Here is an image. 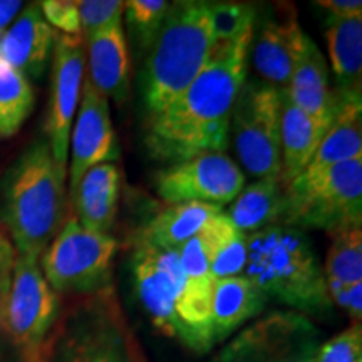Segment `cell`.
Listing matches in <instances>:
<instances>
[{"label": "cell", "mask_w": 362, "mask_h": 362, "mask_svg": "<svg viewBox=\"0 0 362 362\" xmlns=\"http://www.w3.org/2000/svg\"><path fill=\"white\" fill-rule=\"evenodd\" d=\"M71 131V165H69V197L76 192L81 178L93 166L101 163H115L117 158V141L111 121L110 99L84 78L78 112Z\"/></svg>", "instance_id": "5bb4252c"}, {"label": "cell", "mask_w": 362, "mask_h": 362, "mask_svg": "<svg viewBox=\"0 0 362 362\" xmlns=\"http://www.w3.org/2000/svg\"><path fill=\"white\" fill-rule=\"evenodd\" d=\"M243 275L291 310L320 319L332 314L324 270L300 228L274 225L248 235Z\"/></svg>", "instance_id": "3957f363"}, {"label": "cell", "mask_w": 362, "mask_h": 362, "mask_svg": "<svg viewBox=\"0 0 362 362\" xmlns=\"http://www.w3.org/2000/svg\"><path fill=\"white\" fill-rule=\"evenodd\" d=\"M88 79L107 99L123 103L129 94L131 61L123 21L116 22L86 42Z\"/></svg>", "instance_id": "ffe728a7"}, {"label": "cell", "mask_w": 362, "mask_h": 362, "mask_svg": "<svg viewBox=\"0 0 362 362\" xmlns=\"http://www.w3.org/2000/svg\"><path fill=\"white\" fill-rule=\"evenodd\" d=\"M42 362H148L115 288L83 297L72 309Z\"/></svg>", "instance_id": "5b68a950"}, {"label": "cell", "mask_w": 362, "mask_h": 362, "mask_svg": "<svg viewBox=\"0 0 362 362\" xmlns=\"http://www.w3.org/2000/svg\"><path fill=\"white\" fill-rule=\"evenodd\" d=\"M243 187L245 173L226 153H202L176 161L156 180L158 194L168 205L197 202L221 208L232 203Z\"/></svg>", "instance_id": "7c38bea8"}, {"label": "cell", "mask_w": 362, "mask_h": 362, "mask_svg": "<svg viewBox=\"0 0 362 362\" xmlns=\"http://www.w3.org/2000/svg\"><path fill=\"white\" fill-rule=\"evenodd\" d=\"M325 39H327L330 64L339 84L337 90L361 94L362 17H354V19L330 17Z\"/></svg>", "instance_id": "d4e9b609"}, {"label": "cell", "mask_w": 362, "mask_h": 362, "mask_svg": "<svg viewBox=\"0 0 362 362\" xmlns=\"http://www.w3.org/2000/svg\"><path fill=\"white\" fill-rule=\"evenodd\" d=\"M218 214H221V208L210 203L189 202L168 205L149 221L139 235V242L160 250H180Z\"/></svg>", "instance_id": "cb8c5ba5"}, {"label": "cell", "mask_w": 362, "mask_h": 362, "mask_svg": "<svg viewBox=\"0 0 362 362\" xmlns=\"http://www.w3.org/2000/svg\"><path fill=\"white\" fill-rule=\"evenodd\" d=\"M325 280L342 285L362 282V230L344 228L332 233L324 269Z\"/></svg>", "instance_id": "4316f807"}, {"label": "cell", "mask_w": 362, "mask_h": 362, "mask_svg": "<svg viewBox=\"0 0 362 362\" xmlns=\"http://www.w3.org/2000/svg\"><path fill=\"white\" fill-rule=\"evenodd\" d=\"M315 4L332 13L334 19L362 17V2L359 0H317Z\"/></svg>", "instance_id": "e575fe53"}, {"label": "cell", "mask_w": 362, "mask_h": 362, "mask_svg": "<svg viewBox=\"0 0 362 362\" xmlns=\"http://www.w3.org/2000/svg\"><path fill=\"white\" fill-rule=\"evenodd\" d=\"M17 252L13 248L8 235L0 232V354H2V341L6 336L4 319H6V302L11 288L13 264H16Z\"/></svg>", "instance_id": "d6a6232c"}, {"label": "cell", "mask_w": 362, "mask_h": 362, "mask_svg": "<svg viewBox=\"0 0 362 362\" xmlns=\"http://www.w3.org/2000/svg\"><path fill=\"white\" fill-rule=\"evenodd\" d=\"M24 2L21 0H0V35L11 27V24L19 16Z\"/></svg>", "instance_id": "d590c367"}, {"label": "cell", "mask_w": 362, "mask_h": 362, "mask_svg": "<svg viewBox=\"0 0 362 362\" xmlns=\"http://www.w3.org/2000/svg\"><path fill=\"white\" fill-rule=\"evenodd\" d=\"M327 282V291L332 304H337L347 310L354 324H361L362 317V282L342 285L334 282V280H325Z\"/></svg>", "instance_id": "836d02e7"}, {"label": "cell", "mask_w": 362, "mask_h": 362, "mask_svg": "<svg viewBox=\"0 0 362 362\" xmlns=\"http://www.w3.org/2000/svg\"><path fill=\"white\" fill-rule=\"evenodd\" d=\"M336 98L337 106L332 123L320 139L307 168L297 178L310 180L344 161L362 158L361 94L336 90Z\"/></svg>", "instance_id": "e0dca14e"}, {"label": "cell", "mask_w": 362, "mask_h": 362, "mask_svg": "<svg viewBox=\"0 0 362 362\" xmlns=\"http://www.w3.org/2000/svg\"><path fill=\"white\" fill-rule=\"evenodd\" d=\"M79 35L84 44L123 21L124 2L121 0H81L78 2Z\"/></svg>", "instance_id": "f1b7e54d"}, {"label": "cell", "mask_w": 362, "mask_h": 362, "mask_svg": "<svg viewBox=\"0 0 362 362\" xmlns=\"http://www.w3.org/2000/svg\"><path fill=\"white\" fill-rule=\"evenodd\" d=\"M39 8L45 22L52 29H57L59 34H79L78 2L74 0H44V2H39Z\"/></svg>", "instance_id": "1f68e13d"}, {"label": "cell", "mask_w": 362, "mask_h": 362, "mask_svg": "<svg viewBox=\"0 0 362 362\" xmlns=\"http://www.w3.org/2000/svg\"><path fill=\"white\" fill-rule=\"evenodd\" d=\"M121 173L115 163H101L84 173L69 206L81 225L89 232L110 235L119 202Z\"/></svg>", "instance_id": "d6986e66"}, {"label": "cell", "mask_w": 362, "mask_h": 362, "mask_svg": "<svg viewBox=\"0 0 362 362\" xmlns=\"http://www.w3.org/2000/svg\"><path fill=\"white\" fill-rule=\"evenodd\" d=\"M34 103L30 81L0 59V138H11L22 128Z\"/></svg>", "instance_id": "484cf974"}, {"label": "cell", "mask_w": 362, "mask_h": 362, "mask_svg": "<svg viewBox=\"0 0 362 362\" xmlns=\"http://www.w3.org/2000/svg\"><path fill=\"white\" fill-rule=\"evenodd\" d=\"M54 40L56 30L45 22L39 4H27L0 35V59L29 81L40 79L52 56Z\"/></svg>", "instance_id": "2e32d148"}, {"label": "cell", "mask_w": 362, "mask_h": 362, "mask_svg": "<svg viewBox=\"0 0 362 362\" xmlns=\"http://www.w3.org/2000/svg\"><path fill=\"white\" fill-rule=\"evenodd\" d=\"M170 11L166 0H128L124 2L126 22L143 51H149Z\"/></svg>", "instance_id": "83f0119b"}, {"label": "cell", "mask_w": 362, "mask_h": 362, "mask_svg": "<svg viewBox=\"0 0 362 362\" xmlns=\"http://www.w3.org/2000/svg\"><path fill=\"white\" fill-rule=\"evenodd\" d=\"M116 252L111 235L89 232L71 214L39 264L54 292L88 297L112 287Z\"/></svg>", "instance_id": "52a82bcc"}, {"label": "cell", "mask_w": 362, "mask_h": 362, "mask_svg": "<svg viewBox=\"0 0 362 362\" xmlns=\"http://www.w3.org/2000/svg\"><path fill=\"white\" fill-rule=\"evenodd\" d=\"M267 298L245 275L215 280L211 296V330L216 342L233 336L265 309Z\"/></svg>", "instance_id": "44dd1931"}, {"label": "cell", "mask_w": 362, "mask_h": 362, "mask_svg": "<svg viewBox=\"0 0 362 362\" xmlns=\"http://www.w3.org/2000/svg\"><path fill=\"white\" fill-rule=\"evenodd\" d=\"M86 78V44L81 35L56 34L52 49L51 99L45 134L54 160L67 168L72 123Z\"/></svg>", "instance_id": "4fadbf2b"}, {"label": "cell", "mask_w": 362, "mask_h": 362, "mask_svg": "<svg viewBox=\"0 0 362 362\" xmlns=\"http://www.w3.org/2000/svg\"><path fill=\"white\" fill-rule=\"evenodd\" d=\"M131 267L136 293L151 322L165 336L187 346V332L178 319V307L185 287L180 250H160L138 240Z\"/></svg>", "instance_id": "8fae6325"}, {"label": "cell", "mask_w": 362, "mask_h": 362, "mask_svg": "<svg viewBox=\"0 0 362 362\" xmlns=\"http://www.w3.org/2000/svg\"><path fill=\"white\" fill-rule=\"evenodd\" d=\"M325 131L324 126L298 110L284 90L280 116V181L284 187H288L307 168Z\"/></svg>", "instance_id": "7402d4cb"}, {"label": "cell", "mask_w": 362, "mask_h": 362, "mask_svg": "<svg viewBox=\"0 0 362 362\" xmlns=\"http://www.w3.org/2000/svg\"><path fill=\"white\" fill-rule=\"evenodd\" d=\"M247 264V235L237 233L216 252L210 264V274L215 280L243 275Z\"/></svg>", "instance_id": "4dcf8cb0"}, {"label": "cell", "mask_w": 362, "mask_h": 362, "mask_svg": "<svg viewBox=\"0 0 362 362\" xmlns=\"http://www.w3.org/2000/svg\"><path fill=\"white\" fill-rule=\"evenodd\" d=\"M287 210V193L280 176L260 178L243 187L226 214L238 233L252 235L274 225H282Z\"/></svg>", "instance_id": "603a6c76"}, {"label": "cell", "mask_w": 362, "mask_h": 362, "mask_svg": "<svg viewBox=\"0 0 362 362\" xmlns=\"http://www.w3.org/2000/svg\"><path fill=\"white\" fill-rule=\"evenodd\" d=\"M252 33L253 27L221 42L192 84L151 117L146 144L153 156L181 161L226 151L235 101L247 81Z\"/></svg>", "instance_id": "6da1fadb"}, {"label": "cell", "mask_w": 362, "mask_h": 362, "mask_svg": "<svg viewBox=\"0 0 362 362\" xmlns=\"http://www.w3.org/2000/svg\"><path fill=\"white\" fill-rule=\"evenodd\" d=\"M67 171L54 160L47 139H37L17 158L2 183L0 218L17 255L40 259L69 214Z\"/></svg>", "instance_id": "7a4b0ae2"}, {"label": "cell", "mask_w": 362, "mask_h": 362, "mask_svg": "<svg viewBox=\"0 0 362 362\" xmlns=\"http://www.w3.org/2000/svg\"><path fill=\"white\" fill-rule=\"evenodd\" d=\"M285 94L298 110L329 129L336 115L337 98L329 86L327 61L310 37L305 40Z\"/></svg>", "instance_id": "ac0fdd59"}, {"label": "cell", "mask_w": 362, "mask_h": 362, "mask_svg": "<svg viewBox=\"0 0 362 362\" xmlns=\"http://www.w3.org/2000/svg\"><path fill=\"white\" fill-rule=\"evenodd\" d=\"M59 298L39 259L17 255L6 302V336L25 362H42L44 344L57 322Z\"/></svg>", "instance_id": "9c48e42d"}, {"label": "cell", "mask_w": 362, "mask_h": 362, "mask_svg": "<svg viewBox=\"0 0 362 362\" xmlns=\"http://www.w3.org/2000/svg\"><path fill=\"white\" fill-rule=\"evenodd\" d=\"M317 362H362L361 324H352L330 341L320 344Z\"/></svg>", "instance_id": "f546056e"}, {"label": "cell", "mask_w": 362, "mask_h": 362, "mask_svg": "<svg viewBox=\"0 0 362 362\" xmlns=\"http://www.w3.org/2000/svg\"><path fill=\"white\" fill-rule=\"evenodd\" d=\"M280 116L282 93L247 79L232 111L230 139L242 168L257 180L280 176Z\"/></svg>", "instance_id": "ba28073f"}, {"label": "cell", "mask_w": 362, "mask_h": 362, "mask_svg": "<svg viewBox=\"0 0 362 362\" xmlns=\"http://www.w3.org/2000/svg\"><path fill=\"white\" fill-rule=\"evenodd\" d=\"M320 332L296 310L270 312L226 342L214 362H317Z\"/></svg>", "instance_id": "30bf717a"}, {"label": "cell", "mask_w": 362, "mask_h": 362, "mask_svg": "<svg viewBox=\"0 0 362 362\" xmlns=\"http://www.w3.org/2000/svg\"><path fill=\"white\" fill-rule=\"evenodd\" d=\"M221 44L215 25V2L181 0L170 4L143 76L144 103L156 116L192 84Z\"/></svg>", "instance_id": "277c9868"}, {"label": "cell", "mask_w": 362, "mask_h": 362, "mask_svg": "<svg viewBox=\"0 0 362 362\" xmlns=\"http://www.w3.org/2000/svg\"><path fill=\"white\" fill-rule=\"evenodd\" d=\"M282 225L330 235L362 225V158L344 161L310 180H293Z\"/></svg>", "instance_id": "8992f818"}, {"label": "cell", "mask_w": 362, "mask_h": 362, "mask_svg": "<svg viewBox=\"0 0 362 362\" xmlns=\"http://www.w3.org/2000/svg\"><path fill=\"white\" fill-rule=\"evenodd\" d=\"M307 35L297 21L293 6H277L274 13L255 29L253 24L250 52L257 74L280 93L287 90L298 57L304 51Z\"/></svg>", "instance_id": "9a60e30c"}]
</instances>
